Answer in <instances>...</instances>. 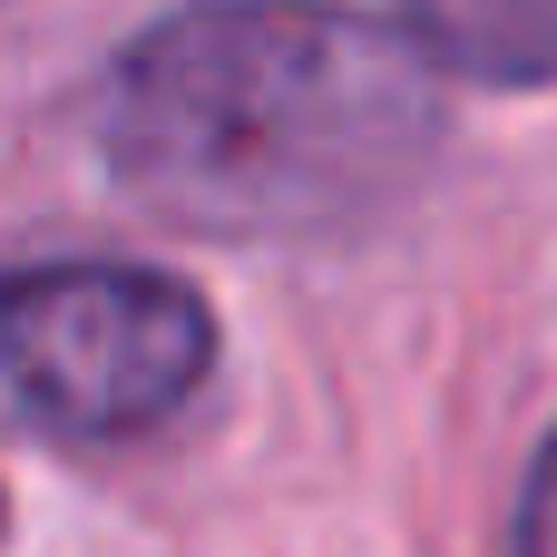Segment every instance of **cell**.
I'll use <instances>...</instances> for the list:
<instances>
[{
	"label": "cell",
	"mask_w": 557,
	"mask_h": 557,
	"mask_svg": "<svg viewBox=\"0 0 557 557\" xmlns=\"http://www.w3.org/2000/svg\"><path fill=\"white\" fill-rule=\"evenodd\" d=\"M441 78H548L557 69V20H401Z\"/></svg>",
	"instance_id": "cell-3"
},
{
	"label": "cell",
	"mask_w": 557,
	"mask_h": 557,
	"mask_svg": "<svg viewBox=\"0 0 557 557\" xmlns=\"http://www.w3.org/2000/svg\"><path fill=\"white\" fill-rule=\"evenodd\" d=\"M519 557H557V431L529 470V499H519Z\"/></svg>",
	"instance_id": "cell-4"
},
{
	"label": "cell",
	"mask_w": 557,
	"mask_h": 557,
	"mask_svg": "<svg viewBox=\"0 0 557 557\" xmlns=\"http://www.w3.org/2000/svg\"><path fill=\"white\" fill-rule=\"evenodd\" d=\"M441 137V69L401 20L186 10L117 49L98 147L137 206L196 235H343Z\"/></svg>",
	"instance_id": "cell-1"
},
{
	"label": "cell",
	"mask_w": 557,
	"mask_h": 557,
	"mask_svg": "<svg viewBox=\"0 0 557 557\" xmlns=\"http://www.w3.org/2000/svg\"><path fill=\"white\" fill-rule=\"evenodd\" d=\"M215 372L206 304L157 264H20L0 274V421L49 450L157 441Z\"/></svg>",
	"instance_id": "cell-2"
}]
</instances>
